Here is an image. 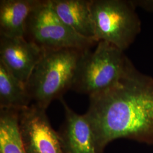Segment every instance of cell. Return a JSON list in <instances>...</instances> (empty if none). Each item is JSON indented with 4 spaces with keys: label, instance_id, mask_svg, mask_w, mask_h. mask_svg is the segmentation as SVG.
<instances>
[{
    "label": "cell",
    "instance_id": "1",
    "mask_svg": "<svg viewBox=\"0 0 153 153\" xmlns=\"http://www.w3.org/2000/svg\"><path fill=\"white\" fill-rule=\"evenodd\" d=\"M85 115L98 153L119 138L153 145V76L133 64L114 87L89 97Z\"/></svg>",
    "mask_w": 153,
    "mask_h": 153
},
{
    "label": "cell",
    "instance_id": "2",
    "mask_svg": "<svg viewBox=\"0 0 153 153\" xmlns=\"http://www.w3.org/2000/svg\"><path fill=\"white\" fill-rule=\"evenodd\" d=\"M86 50L65 48L45 51L26 84L32 103L46 110L53 100L60 99L71 89Z\"/></svg>",
    "mask_w": 153,
    "mask_h": 153
},
{
    "label": "cell",
    "instance_id": "3",
    "mask_svg": "<svg viewBox=\"0 0 153 153\" xmlns=\"http://www.w3.org/2000/svg\"><path fill=\"white\" fill-rule=\"evenodd\" d=\"M94 51L82 56L71 89L88 97L114 87L133 65L124 51L113 44L99 42Z\"/></svg>",
    "mask_w": 153,
    "mask_h": 153
},
{
    "label": "cell",
    "instance_id": "4",
    "mask_svg": "<svg viewBox=\"0 0 153 153\" xmlns=\"http://www.w3.org/2000/svg\"><path fill=\"white\" fill-rule=\"evenodd\" d=\"M136 7L131 1L91 0L90 9L95 40L128 49L141 30Z\"/></svg>",
    "mask_w": 153,
    "mask_h": 153
},
{
    "label": "cell",
    "instance_id": "5",
    "mask_svg": "<svg viewBox=\"0 0 153 153\" xmlns=\"http://www.w3.org/2000/svg\"><path fill=\"white\" fill-rule=\"evenodd\" d=\"M25 38L44 51L65 48L89 49L95 42L83 38L66 26L52 8L40 0L28 19Z\"/></svg>",
    "mask_w": 153,
    "mask_h": 153
},
{
    "label": "cell",
    "instance_id": "6",
    "mask_svg": "<svg viewBox=\"0 0 153 153\" xmlns=\"http://www.w3.org/2000/svg\"><path fill=\"white\" fill-rule=\"evenodd\" d=\"M45 109L31 104L19 112V124L26 153H64L59 133Z\"/></svg>",
    "mask_w": 153,
    "mask_h": 153
},
{
    "label": "cell",
    "instance_id": "7",
    "mask_svg": "<svg viewBox=\"0 0 153 153\" xmlns=\"http://www.w3.org/2000/svg\"><path fill=\"white\" fill-rule=\"evenodd\" d=\"M44 52L25 38L0 36V61L25 86Z\"/></svg>",
    "mask_w": 153,
    "mask_h": 153
},
{
    "label": "cell",
    "instance_id": "8",
    "mask_svg": "<svg viewBox=\"0 0 153 153\" xmlns=\"http://www.w3.org/2000/svg\"><path fill=\"white\" fill-rule=\"evenodd\" d=\"M62 104L65 120L59 134L64 153H98L92 128L85 114L76 113L66 103Z\"/></svg>",
    "mask_w": 153,
    "mask_h": 153
},
{
    "label": "cell",
    "instance_id": "9",
    "mask_svg": "<svg viewBox=\"0 0 153 153\" xmlns=\"http://www.w3.org/2000/svg\"><path fill=\"white\" fill-rule=\"evenodd\" d=\"M49 1L55 13L66 26L79 36L95 42L90 9L91 0Z\"/></svg>",
    "mask_w": 153,
    "mask_h": 153
},
{
    "label": "cell",
    "instance_id": "10",
    "mask_svg": "<svg viewBox=\"0 0 153 153\" xmlns=\"http://www.w3.org/2000/svg\"><path fill=\"white\" fill-rule=\"evenodd\" d=\"M40 0H1L0 36L25 38L28 19Z\"/></svg>",
    "mask_w": 153,
    "mask_h": 153
},
{
    "label": "cell",
    "instance_id": "11",
    "mask_svg": "<svg viewBox=\"0 0 153 153\" xmlns=\"http://www.w3.org/2000/svg\"><path fill=\"white\" fill-rule=\"evenodd\" d=\"M31 104L26 86L0 61V109L20 111Z\"/></svg>",
    "mask_w": 153,
    "mask_h": 153
},
{
    "label": "cell",
    "instance_id": "12",
    "mask_svg": "<svg viewBox=\"0 0 153 153\" xmlns=\"http://www.w3.org/2000/svg\"><path fill=\"white\" fill-rule=\"evenodd\" d=\"M19 112L0 109V153H26L19 124Z\"/></svg>",
    "mask_w": 153,
    "mask_h": 153
},
{
    "label": "cell",
    "instance_id": "13",
    "mask_svg": "<svg viewBox=\"0 0 153 153\" xmlns=\"http://www.w3.org/2000/svg\"><path fill=\"white\" fill-rule=\"evenodd\" d=\"M131 2L136 7L153 13V0H131Z\"/></svg>",
    "mask_w": 153,
    "mask_h": 153
}]
</instances>
